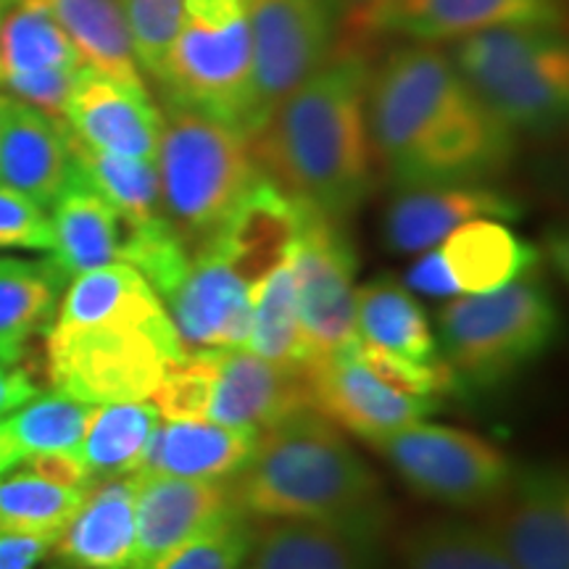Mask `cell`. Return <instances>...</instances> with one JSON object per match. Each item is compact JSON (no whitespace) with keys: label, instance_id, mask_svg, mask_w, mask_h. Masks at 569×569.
Wrapping results in <instances>:
<instances>
[{"label":"cell","instance_id":"cell-36","mask_svg":"<svg viewBox=\"0 0 569 569\" xmlns=\"http://www.w3.org/2000/svg\"><path fill=\"white\" fill-rule=\"evenodd\" d=\"M398 569H515V565L480 522L436 519L403 536Z\"/></svg>","mask_w":569,"mask_h":569},{"label":"cell","instance_id":"cell-3","mask_svg":"<svg viewBox=\"0 0 569 569\" xmlns=\"http://www.w3.org/2000/svg\"><path fill=\"white\" fill-rule=\"evenodd\" d=\"M369 74L372 63L359 48H338L248 138L261 174L338 222L351 217L375 188Z\"/></svg>","mask_w":569,"mask_h":569},{"label":"cell","instance_id":"cell-2","mask_svg":"<svg viewBox=\"0 0 569 569\" xmlns=\"http://www.w3.org/2000/svg\"><path fill=\"white\" fill-rule=\"evenodd\" d=\"M48 377L74 401H151L184 356L172 319L138 269L113 261L69 280L46 330Z\"/></svg>","mask_w":569,"mask_h":569},{"label":"cell","instance_id":"cell-42","mask_svg":"<svg viewBox=\"0 0 569 569\" xmlns=\"http://www.w3.org/2000/svg\"><path fill=\"white\" fill-rule=\"evenodd\" d=\"M11 0H0V21H3V13H6V6H9Z\"/></svg>","mask_w":569,"mask_h":569},{"label":"cell","instance_id":"cell-34","mask_svg":"<svg viewBox=\"0 0 569 569\" xmlns=\"http://www.w3.org/2000/svg\"><path fill=\"white\" fill-rule=\"evenodd\" d=\"M246 348L277 367L296 369L303 375L309 369L311 359L303 340L301 315H298L296 274L290 256H284V261H280L264 280L253 284V317Z\"/></svg>","mask_w":569,"mask_h":569},{"label":"cell","instance_id":"cell-22","mask_svg":"<svg viewBox=\"0 0 569 569\" xmlns=\"http://www.w3.org/2000/svg\"><path fill=\"white\" fill-rule=\"evenodd\" d=\"M301 217L303 203L261 174L222 230L201 248H213L256 284L284 261L301 227Z\"/></svg>","mask_w":569,"mask_h":569},{"label":"cell","instance_id":"cell-26","mask_svg":"<svg viewBox=\"0 0 569 569\" xmlns=\"http://www.w3.org/2000/svg\"><path fill=\"white\" fill-rule=\"evenodd\" d=\"M48 209H51L48 219L53 232L48 259L67 277V282L77 274L122 259L127 222L88 182L74 174V169Z\"/></svg>","mask_w":569,"mask_h":569},{"label":"cell","instance_id":"cell-15","mask_svg":"<svg viewBox=\"0 0 569 569\" xmlns=\"http://www.w3.org/2000/svg\"><path fill=\"white\" fill-rule=\"evenodd\" d=\"M306 380L311 409L369 446L438 409L436 398L403 393L377 377L359 359L356 346L319 359L306 369Z\"/></svg>","mask_w":569,"mask_h":569},{"label":"cell","instance_id":"cell-9","mask_svg":"<svg viewBox=\"0 0 569 569\" xmlns=\"http://www.w3.org/2000/svg\"><path fill=\"white\" fill-rule=\"evenodd\" d=\"M375 448L415 493L451 509H486L515 475L507 453L490 440L425 419L390 432Z\"/></svg>","mask_w":569,"mask_h":569},{"label":"cell","instance_id":"cell-33","mask_svg":"<svg viewBox=\"0 0 569 569\" xmlns=\"http://www.w3.org/2000/svg\"><path fill=\"white\" fill-rule=\"evenodd\" d=\"M90 403L63 393L34 396L0 417V478L38 453L69 451L80 443L92 415Z\"/></svg>","mask_w":569,"mask_h":569},{"label":"cell","instance_id":"cell-5","mask_svg":"<svg viewBox=\"0 0 569 569\" xmlns=\"http://www.w3.org/2000/svg\"><path fill=\"white\" fill-rule=\"evenodd\" d=\"M161 211L172 230L196 251L222 230L261 177L248 138L209 113L167 103L159 153Z\"/></svg>","mask_w":569,"mask_h":569},{"label":"cell","instance_id":"cell-4","mask_svg":"<svg viewBox=\"0 0 569 569\" xmlns=\"http://www.w3.org/2000/svg\"><path fill=\"white\" fill-rule=\"evenodd\" d=\"M230 490L234 503L259 522L298 519L382 536L388 528L377 475L315 409L261 430L253 457L230 480Z\"/></svg>","mask_w":569,"mask_h":569},{"label":"cell","instance_id":"cell-13","mask_svg":"<svg viewBox=\"0 0 569 569\" xmlns=\"http://www.w3.org/2000/svg\"><path fill=\"white\" fill-rule=\"evenodd\" d=\"M196 356L206 380V422L261 432L311 409L303 372L277 367L248 348H206Z\"/></svg>","mask_w":569,"mask_h":569},{"label":"cell","instance_id":"cell-37","mask_svg":"<svg viewBox=\"0 0 569 569\" xmlns=\"http://www.w3.org/2000/svg\"><path fill=\"white\" fill-rule=\"evenodd\" d=\"M256 525L259 522L234 503L230 511L169 551L151 569H248Z\"/></svg>","mask_w":569,"mask_h":569},{"label":"cell","instance_id":"cell-6","mask_svg":"<svg viewBox=\"0 0 569 569\" xmlns=\"http://www.w3.org/2000/svg\"><path fill=\"white\" fill-rule=\"evenodd\" d=\"M446 53L475 96L515 134H551L565 122L569 48L559 27H496L453 40Z\"/></svg>","mask_w":569,"mask_h":569},{"label":"cell","instance_id":"cell-43","mask_svg":"<svg viewBox=\"0 0 569 569\" xmlns=\"http://www.w3.org/2000/svg\"><path fill=\"white\" fill-rule=\"evenodd\" d=\"M3 106H6V96H0V117H3Z\"/></svg>","mask_w":569,"mask_h":569},{"label":"cell","instance_id":"cell-44","mask_svg":"<svg viewBox=\"0 0 569 569\" xmlns=\"http://www.w3.org/2000/svg\"><path fill=\"white\" fill-rule=\"evenodd\" d=\"M361 3H372V0H361Z\"/></svg>","mask_w":569,"mask_h":569},{"label":"cell","instance_id":"cell-8","mask_svg":"<svg viewBox=\"0 0 569 569\" xmlns=\"http://www.w3.org/2000/svg\"><path fill=\"white\" fill-rule=\"evenodd\" d=\"M156 84L167 103L209 113L248 138L253 88L248 11L222 19L182 17Z\"/></svg>","mask_w":569,"mask_h":569},{"label":"cell","instance_id":"cell-21","mask_svg":"<svg viewBox=\"0 0 569 569\" xmlns=\"http://www.w3.org/2000/svg\"><path fill=\"white\" fill-rule=\"evenodd\" d=\"M69 174L71 156L61 119L6 96L0 117V184L48 209Z\"/></svg>","mask_w":569,"mask_h":569},{"label":"cell","instance_id":"cell-1","mask_svg":"<svg viewBox=\"0 0 569 569\" xmlns=\"http://www.w3.org/2000/svg\"><path fill=\"white\" fill-rule=\"evenodd\" d=\"M367 119L377 169L398 190L488 182L517 153V134L438 42H407L372 67Z\"/></svg>","mask_w":569,"mask_h":569},{"label":"cell","instance_id":"cell-14","mask_svg":"<svg viewBox=\"0 0 569 569\" xmlns=\"http://www.w3.org/2000/svg\"><path fill=\"white\" fill-rule=\"evenodd\" d=\"M538 251L498 219H475L427 248L409 269L415 290L432 298L490 293L530 274Z\"/></svg>","mask_w":569,"mask_h":569},{"label":"cell","instance_id":"cell-30","mask_svg":"<svg viewBox=\"0 0 569 569\" xmlns=\"http://www.w3.org/2000/svg\"><path fill=\"white\" fill-rule=\"evenodd\" d=\"M356 336L361 343L422 365L440 359L425 309L407 284L390 277L356 288Z\"/></svg>","mask_w":569,"mask_h":569},{"label":"cell","instance_id":"cell-29","mask_svg":"<svg viewBox=\"0 0 569 569\" xmlns=\"http://www.w3.org/2000/svg\"><path fill=\"white\" fill-rule=\"evenodd\" d=\"M159 422V409L151 401L103 403L92 409L80 443L71 448L90 486L138 472Z\"/></svg>","mask_w":569,"mask_h":569},{"label":"cell","instance_id":"cell-39","mask_svg":"<svg viewBox=\"0 0 569 569\" xmlns=\"http://www.w3.org/2000/svg\"><path fill=\"white\" fill-rule=\"evenodd\" d=\"M51 219L42 206L0 184V248L51 251Z\"/></svg>","mask_w":569,"mask_h":569},{"label":"cell","instance_id":"cell-27","mask_svg":"<svg viewBox=\"0 0 569 569\" xmlns=\"http://www.w3.org/2000/svg\"><path fill=\"white\" fill-rule=\"evenodd\" d=\"M67 277L51 259L0 256V361L19 365L34 336L51 327Z\"/></svg>","mask_w":569,"mask_h":569},{"label":"cell","instance_id":"cell-31","mask_svg":"<svg viewBox=\"0 0 569 569\" xmlns=\"http://www.w3.org/2000/svg\"><path fill=\"white\" fill-rule=\"evenodd\" d=\"M84 61L46 0H11L0 21V88L21 77L77 71Z\"/></svg>","mask_w":569,"mask_h":569},{"label":"cell","instance_id":"cell-20","mask_svg":"<svg viewBox=\"0 0 569 569\" xmlns=\"http://www.w3.org/2000/svg\"><path fill=\"white\" fill-rule=\"evenodd\" d=\"M517 217L515 198L486 182L403 188L386 211V240L398 253H422L475 219Z\"/></svg>","mask_w":569,"mask_h":569},{"label":"cell","instance_id":"cell-19","mask_svg":"<svg viewBox=\"0 0 569 569\" xmlns=\"http://www.w3.org/2000/svg\"><path fill=\"white\" fill-rule=\"evenodd\" d=\"M61 122L84 146L130 159L156 161L163 113L151 96L122 88L84 67L77 77Z\"/></svg>","mask_w":569,"mask_h":569},{"label":"cell","instance_id":"cell-17","mask_svg":"<svg viewBox=\"0 0 569 569\" xmlns=\"http://www.w3.org/2000/svg\"><path fill=\"white\" fill-rule=\"evenodd\" d=\"M356 24L419 42H453L467 34L515 24H561L559 0H372Z\"/></svg>","mask_w":569,"mask_h":569},{"label":"cell","instance_id":"cell-23","mask_svg":"<svg viewBox=\"0 0 569 569\" xmlns=\"http://www.w3.org/2000/svg\"><path fill=\"white\" fill-rule=\"evenodd\" d=\"M48 557L56 569H132L134 557V478L98 482L84 496Z\"/></svg>","mask_w":569,"mask_h":569},{"label":"cell","instance_id":"cell-40","mask_svg":"<svg viewBox=\"0 0 569 569\" xmlns=\"http://www.w3.org/2000/svg\"><path fill=\"white\" fill-rule=\"evenodd\" d=\"M51 543L42 538L0 532V569H38Z\"/></svg>","mask_w":569,"mask_h":569},{"label":"cell","instance_id":"cell-10","mask_svg":"<svg viewBox=\"0 0 569 569\" xmlns=\"http://www.w3.org/2000/svg\"><path fill=\"white\" fill-rule=\"evenodd\" d=\"M248 19L253 40L251 138L336 51V0H248Z\"/></svg>","mask_w":569,"mask_h":569},{"label":"cell","instance_id":"cell-12","mask_svg":"<svg viewBox=\"0 0 569 569\" xmlns=\"http://www.w3.org/2000/svg\"><path fill=\"white\" fill-rule=\"evenodd\" d=\"M480 525L515 569H569V486L559 467L515 469Z\"/></svg>","mask_w":569,"mask_h":569},{"label":"cell","instance_id":"cell-11","mask_svg":"<svg viewBox=\"0 0 569 569\" xmlns=\"http://www.w3.org/2000/svg\"><path fill=\"white\" fill-rule=\"evenodd\" d=\"M298 315L309 348V367L359 343L356 336V256L343 222L303 203L298 234L290 246Z\"/></svg>","mask_w":569,"mask_h":569},{"label":"cell","instance_id":"cell-16","mask_svg":"<svg viewBox=\"0 0 569 569\" xmlns=\"http://www.w3.org/2000/svg\"><path fill=\"white\" fill-rule=\"evenodd\" d=\"M184 353L246 348L253 317V284L213 248L190 251V264L161 298Z\"/></svg>","mask_w":569,"mask_h":569},{"label":"cell","instance_id":"cell-41","mask_svg":"<svg viewBox=\"0 0 569 569\" xmlns=\"http://www.w3.org/2000/svg\"><path fill=\"white\" fill-rule=\"evenodd\" d=\"M38 393V386H34V380L24 369L0 361V417L11 415L13 409H19L21 403H27Z\"/></svg>","mask_w":569,"mask_h":569},{"label":"cell","instance_id":"cell-28","mask_svg":"<svg viewBox=\"0 0 569 569\" xmlns=\"http://www.w3.org/2000/svg\"><path fill=\"white\" fill-rule=\"evenodd\" d=\"M63 32L80 51L84 67L122 84V88L151 96L146 77L132 51V38L119 0H46Z\"/></svg>","mask_w":569,"mask_h":569},{"label":"cell","instance_id":"cell-24","mask_svg":"<svg viewBox=\"0 0 569 569\" xmlns=\"http://www.w3.org/2000/svg\"><path fill=\"white\" fill-rule=\"evenodd\" d=\"M248 569H382V532L264 519L256 525Z\"/></svg>","mask_w":569,"mask_h":569},{"label":"cell","instance_id":"cell-38","mask_svg":"<svg viewBox=\"0 0 569 569\" xmlns=\"http://www.w3.org/2000/svg\"><path fill=\"white\" fill-rule=\"evenodd\" d=\"M142 77L156 82L182 27V0H119Z\"/></svg>","mask_w":569,"mask_h":569},{"label":"cell","instance_id":"cell-7","mask_svg":"<svg viewBox=\"0 0 569 569\" xmlns=\"http://www.w3.org/2000/svg\"><path fill=\"white\" fill-rule=\"evenodd\" d=\"M557 327L549 290L525 274L490 293L448 298L440 311V359L461 386L493 388L536 361Z\"/></svg>","mask_w":569,"mask_h":569},{"label":"cell","instance_id":"cell-32","mask_svg":"<svg viewBox=\"0 0 569 569\" xmlns=\"http://www.w3.org/2000/svg\"><path fill=\"white\" fill-rule=\"evenodd\" d=\"M67 146L74 174L88 182L127 224L140 227L167 219L161 211V184L156 161L98 151V148L77 140L69 130Z\"/></svg>","mask_w":569,"mask_h":569},{"label":"cell","instance_id":"cell-25","mask_svg":"<svg viewBox=\"0 0 569 569\" xmlns=\"http://www.w3.org/2000/svg\"><path fill=\"white\" fill-rule=\"evenodd\" d=\"M259 432L206 419H167L148 440L138 472L230 482L253 457Z\"/></svg>","mask_w":569,"mask_h":569},{"label":"cell","instance_id":"cell-35","mask_svg":"<svg viewBox=\"0 0 569 569\" xmlns=\"http://www.w3.org/2000/svg\"><path fill=\"white\" fill-rule=\"evenodd\" d=\"M88 488L56 482L19 465L0 478V532H17L53 543L82 507Z\"/></svg>","mask_w":569,"mask_h":569},{"label":"cell","instance_id":"cell-18","mask_svg":"<svg viewBox=\"0 0 569 569\" xmlns=\"http://www.w3.org/2000/svg\"><path fill=\"white\" fill-rule=\"evenodd\" d=\"M132 569H151L234 507L230 482L134 472Z\"/></svg>","mask_w":569,"mask_h":569}]
</instances>
